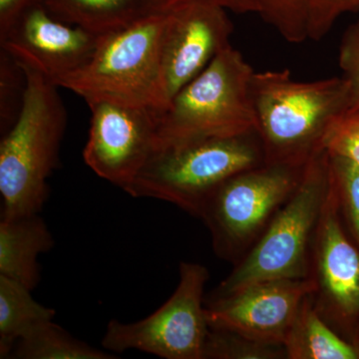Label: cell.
Instances as JSON below:
<instances>
[{
  "label": "cell",
  "mask_w": 359,
  "mask_h": 359,
  "mask_svg": "<svg viewBox=\"0 0 359 359\" xmlns=\"http://www.w3.org/2000/svg\"><path fill=\"white\" fill-rule=\"evenodd\" d=\"M168 14L147 13L121 29L101 35L88 63L53 83L86 103L104 100L158 113L166 110L161 48Z\"/></svg>",
  "instance_id": "obj_4"
},
{
  "label": "cell",
  "mask_w": 359,
  "mask_h": 359,
  "mask_svg": "<svg viewBox=\"0 0 359 359\" xmlns=\"http://www.w3.org/2000/svg\"><path fill=\"white\" fill-rule=\"evenodd\" d=\"M226 11L236 13H257L259 0H215Z\"/></svg>",
  "instance_id": "obj_27"
},
{
  "label": "cell",
  "mask_w": 359,
  "mask_h": 359,
  "mask_svg": "<svg viewBox=\"0 0 359 359\" xmlns=\"http://www.w3.org/2000/svg\"><path fill=\"white\" fill-rule=\"evenodd\" d=\"M255 71L231 44L157 115V149L257 132Z\"/></svg>",
  "instance_id": "obj_5"
},
{
  "label": "cell",
  "mask_w": 359,
  "mask_h": 359,
  "mask_svg": "<svg viewBox=\"0 0 359 359\" xmlns=\"http://www.w3.org/2000/svg\"><path fill=\"white\" fill-rule=\"evenodd\" d=\"M264 163L257 132L158 148L125 192L171 203L198 217L226 180Z\"/></svg>",
  "instance_id": "obj_6"
},
{
  "label": "cell",
  "mask_w": 359,
  "mask_h": 359,
  "mask_svg": "<svg viewBox=\"0 0 359 359\" xmlns=\"http://www.w3.org/2000/svg\"><path fill=\"white\" fill-rule=\"evenodd\" d=\"M311 0H259V11L266 22L290 43L309 39Z\"/></svg>",
  "instance_id": "obj_20"
},
{
  "label": "cell",
  "mask_w": 359,
  "mask_h": 359,
  "mask_svg": "<svg viewBox=\"0 0 359 359\" xmlns=\"http://www.w3.org/2000/svg\"><path fill=\"white\" fill-rule=\"evenodd\" d=\"M332 190L330 155L316 153L304 165L301 180L268 228L212 299L226 297L255 283L311 278L309 252Z\"/></svg>",
  "instance_id": "obj_3"
},
{
  "label": "cell",
  "mask_w": 359,
  "mask_h": 359,
  "mask_svg": "<svg viewBox=\"0 0 359 359\" xmlns=\"http://www.w3.org/2000/svg\"><path fill=\"white\" fill-rule=\"evenodd\" d=\"M54 238L39 214L0 221V276L34 290L40 280V255L53 248Z\"/></svg>",
  "instance_id": "obj_14"
},
{
  "label": "cell",
  "mask_w": 359,
  "mask_h": 359,
  "mask_svg": "<svg viewBox=\"0 0 359 359\" xmlns=\"http://www.w3.org/2000/svg\"><path fill=\"white\" fill-rule=\"evenodd\" d=\"M100 36L58 20L39 4L16 20L0 48L53 82L86 65Z\"/></svg>",
  "instance_id": "obj_12"
},
{
  "label": "cell",
  "mask_w": 359,
  "mask_h": 359,
  "mask_svg": "<svg viewBox=\"0 0 359 359\" xmlns=\"http://www.w3.org/2000/svg\"><path fill=\"white\" fill-rule=\"evenodd\" d=\"M340 209L332 180V190L314 233L311 276L316 285L314 302L321 316L342 323L359 316V252L342 228Z\"/></svg>",
  "instance_id": "obj_13"
},
{
  "label": "cell",
  "mask_w": 359,
  "mask_h": 359,
  "mask_svg": "<svg viewBox=\"0 0 359 359\" xmlns=\"http://www.w3.org/2000/svg\"><path fill=\"white\" fill-rule=\"evenodd\" d=\"M339 66L351 86V107L359 108V20L347 29L342 39Z\"/></svg>",
  "instance_id": "obj_25"
},
{
  "label": "cell",
  "mask_w": 359,
  "mask_h": 359,
  "mask_svg": "<svg viewBox=\"0 0 359 359\" xmlns=\"http://www.w3.org/2000/svg\"><path fill=\"white\" fill-rule=\"evenodd\" d=\"M215 0H187L168 14L161 62L168 106L230 43L233 23Z\"/></svg>",
  "instance_id": "obj_10"
},
{
  "label": "cell",
  "mask_w": 359,
  "mask_h": 359,
  "mask_svg": "<svg viewBox=\"0 0 359 359\" xmlns=\"http://www.w3.org/2000/svg\"><path fill=\"white\" fill-rule=\"evenodd\" d=\"M58 20L98 35L121 29L148 13L142 0H41Z\"/></svg>",
  "instance_id": "obj_16"
},
{
  "label": "cell",
  "mask_w": 359,
  "mask_h": 359,
  "mask_svg": "<svg viewBox=\"0 0 359 359\" xmlns=\"http://www.w3.org/2000/svg\"><path fill=\"white\" fill-rule=\"evenodd\" d=\"M11 358L114 359L109 353L77 339L53 320L33 328L18 342Z\"/></svg>",
  "instance_id": "obj_18"
},
{
  "label": "cell",
  "mask_w": 359,
  "mask_h": 359,
  "mask_svg": "<svg viewBox=\"0 0 359 359\" xmlns=\"http://www.w3.org/2000/svg\"><path fill=\"white\" fill-rule=\"evenodd\" d=\"M187 0H142L148 13H167Z\"/></svg>",
  "instance_id": "obj_28"
},
{
  "label": "cell",
  "mask_w": 359,
  "mask_h": 359,
  "mask_svg": "<svg viewBox=\"0 0 359 359\" xmlns=\"http://www.w3.org/2000/svg\"><path fill=\"white\" fill-rule=\"evenodd\" d=\"M39 4L41 0H0V39L26 11Z\"/></svg>",
  "instance_id": "obj_26"
},
{
  "label": "cell",
  "mask_w": 359,
  "mask_h": 359,
  "mask_svg": "<svg viewBox=\"0 0 359 359\" xmlns=\"http://www.w3.org/2000/svg\"><path fill=\"white\" fill-rule=\"evenodd\" d=\"M287 358L285 347L264 344L243 335L209 327L204 347V359Z\"/></svg>",
  "instance_id": "obj_19"
},
{
  "label": "cell",
  "mask_w": 359,
  "mask_h": 359,
  "mask_svg": "<svg viewBox=\"0 0 359 359\" xmlns=\"http://www.w3.org/2000/svg\"><path fill=\"white\" fill-rule=\"evenodd\" d=\"M321 149L328 154L341 156L359 167V108L340 113L327 127Z\"/></svg>",
  "instance_id": "obj_23"
},
{
  "label": "cell",
  "mask_w": 359,
  "mask_h": 359,
  "mask_svg": "<svg viewBox=\"0 0 359 359\" xmlns=\"http://www.w3.org/2000/svg\"><path fill=\"white\" fill-rule=\"evenodd\" d=\"M287 359H358L359 349L327 325L313 294L302 302L283 342Z\"/></svg>",
  "instance_id": "obj_15"
},
{
  "label": "cell",
  "mask_w": 359,
  "mask_h": 359,
  "mask_svg": "<svg viewBox=\"0 0 359 359\" xmlns=\"http://www.w3.org/2000/svg\"><path fill=\"white\" fill-rule=\"evenodd\" d=\"M250 95L266 163L299 167L323 150L327 127L351 107L344 77L301 82L287 70L255 72Z\"/></svg>",
  "instance_id": "obj_2"
},
{
  "label": "cell",
  "mask_w": 359,
  "mask_h": 359,
  "mask_svg": "<svg viewBox=\"0 0 359 359\" xmlns=\"http://www.w3.org/2000/svg\"><path fill=\"white\" fill-rule=\"evenodd\" d=\"M27 77L25 68L9 52L0 48V130L13 127L25 102Z\"/></svg>",
  "instance_id": "obj_21"
},
{
  "label": "cell",
  "mask_w": 359,
  "mask_h": 359,
  "mask_svg": "<svg viewBox=\"0 0 359 359\" xmlns=\"http://www.w3.org/2000/svg\"><path fill=\"white\" fill-rule=\"evenodd\" d=\"M353 11H359V0H311L309 39H323L340 15Z\"/></svg>",
  "instance_id": "obj_24"
},
{
  "label": "cell",
  "mask_w": 359,
  "mask_h": 359,
  "mask_svg": "<svg viewBox=\"0 0 359 359\" xmlns=\"http://www.w3.org/2000/svg\"><path fill=\"white\" fill-rule=\"evenodd\" d=\"M304 167L264 163L241 172L210 195L201 209L212 248L238 263L263 235L301 180Z\"/></svg>",
  "instance_id": "obj_7"
},
{
  "label": "cell",
  "mask_w": 359,
  "mask_h": 359,
  "mask_svg": "<svg viewBox=\"0 0 359 359\" xmlns=\"http://www.w3.org/2000/svg\"><path fill=\"white\" fill-rule=\"evenodd\" d=\"M20 63L27 88L20 116L0 142L1 219L41 211L49 195L47 181L58 166L67 127L60 88L39 70Z\"/></svg>",
  "instance_id": "obj_1"
},
{
  "label": "cell",
  "mask_w": 359,
  "mask_h": 359,
  "mask_svg": "<svg viewBox=\"0 0 359 359\" xmlns=\"http://www.w3.org/2000/svg\"><path fill=\"white\" fill-rule=\"evenodd\" d=\"M330 155L332 184L359 242V167L341 156Z\"/></svg>",
  "instance_id": "obj_22"
},
{
  "label": "cell",
  "mask_w": 359,
  "mask_h": 359,
  "mask_svg": "<svg viewBox=\"0 0 359 359\" xmlns=\"http://www.w3.org/2000/svg\"><path fill=\"white\" fill-rule=\"evenodd\" d=\"M316 290L313 278L255 283L235 294L210 299L209 327L264 344L283 346L302 302Z\"/></svg>",
  "instance_id": "obj_11"
},
{
  "label": "cell",
  "mask_w": 359,
  "mask_h": 359,
  "mask_svg": "<svg viewBox=\"0 0 359 359\" xmlns=\"http://www.w3.org/2000/svg\"><path fill=\"white\" fill-rule=\"evenodd\" d=\"M210 273L182 262L174 294L154 313L136 323L111 320L102 346L111 353L140 351L165 359H204L209 323L204 301Z\"/></svg>",
  "instance_id": "obj_8"
},
{
  "label": "cell",
  "mask_w": 359,
  "mask_h": 359,
  "mask_svg": "<svg viewBox=\"0 0 359 359\" xmlns=\"http://www.w3.org/2000/svg\"><path fill=\"white\" fill-rule=\"evenodd\" d=\"M87 105L91 119L85 164L125 191L157 149L158 112L104 100Z\"/></svg>",
  "instance_id": "obj_9"
},
{
  "label": "cell",
  "mask_w": 359,
  "mask_h": 359,
  "mask_svg": "<svg viewBox=\"0 0 359 359\" xmlns=\"http://www.w3.org/2000/svg\"><path fill=\"white\" fill-rule=\"evenodd\" d=\"M32 290L0 276V358H9L14 347L33 328L53 320L55 311L35 301Z\"/></svg>",
  "instance_id": "obj_17"
}]
</instances>
